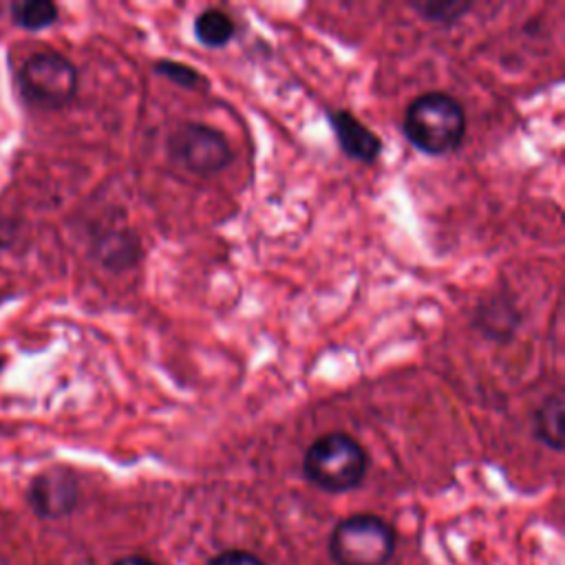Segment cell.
<instances>
[{"mask_svg":"<svg viewBox=\"0 0 565 565\" xmlns=\"http://www.w3.org/2000/svg\"><path fill=\"white\" fill-rule=\"evenodd\" d=\"M408 7L426 22L452 26L475 9V2L472 0H411Z\"/></svg>","mask_w":565,"mask_h":565,"instance_id":"obj_12","label":"cell"},{"mask_svg":"<svg viewBox=\"0 0 565 565\" xmlns=\"http://www.w3.org/2000/svg\"><path fill=\"white\" fill-rule=\"evenodd\" d=\"M327 121L347 159L360 161L364 166H371L380 159L384 143L380 135L371 130L358 115L347 108H331L327 110Z\"/></svg>","mask_w":565,"mask_h":565,"instance_id":"obj_7","label":"cell"},{"mask_svg":"<svg viewBox=\"0 0 565 565\" xmlns=\"http://www.w3.org/2000/svg\"><path fill=\"white\" fill-rule=\"evenodd\" d=\"M402 132L415 150L428 157L452 154L466 137V110L448 93H422L406 104Z\"/></svg>","mask_w":565,"mask_h":565,"instance_id":"obj_1","label":"cell"},{"mask_svg":"<svg viewBox=\"0 0 565 565\" xmlns=\"http://www.w3.org/2000/svg\"><path fill=\"white\" fill-rule=\"evenodd\" d=\"M369 470L364 446L342 430L316 437L302 457L305 479L322 492L342 494L358 488Z\"/></svg>","mask_w":565,"mask_h":565,"instance_id":"obj_2","label":"cell"},{"mask_svg":"<svg viewBox=\"0 0 565 565\" xmlns=\"http://www.w3.org/2000/svg\"><path fill=\"white\" fill-rule=\"evenodd\" d=\"M563 391L558 388L534 411V437L556 452L563 450Z\"/></svg>","mask_w":565,"mask_h":565,"instance_id":"obj_11","label":"cell"},{"mask_svg":"<svg viewBox=\"0 0 565 565\" xmlns=\"http://www.w3.org/2000/svg\"><path fill=\"white\" fill-rule=\"evenodd\" d=\"M18 86L29 104L57 110L75 99L79 88V71L66 55L42 51L33 53L22 64Z\"/></svg>","mask_w":565,"mask_h":565,"instance_id":"obj_4","label":"cell"},{"mask_svg":"<svg viewBox=\"0 0 565 565\" xmlns=\"http://www.w3.org/2000/svg\"><path fill=\"white\" fill-rule=\"evenodd\" d=\"M60 9L51 0H22L11 4V20L26 31H42L57 22Z\"/></svg>","mask_w":565,"mask_h":565,"instance_id":"obj_13","label":"cell"},{"mask_svg":"<svg viewBox=\"0 0 565 565\" xmlns=\"http://www.w3.org/2000/svg\"><path fill=\"white\" fill-rule=\"evenodd\" d=\"M192 33L196 42L205 49H223L227 46L236 35V22L234 18L216 7H207L194 15Z\"/></svg>","mask_w":565,"mask_h":565,"instance_id":"obj_10","label":"cell"},{"mask_svg":"<svg viewBox=\"0 0 565 565\" xmlns=\"http://www.w3.org/2000/svg\"><path fill=\"white\" fill-rule=\"evenodd\" d=\"M90 254L104 269L121 274L141 260V238L132 227H106L93 238Z\"/></svg>","mask_w":565,"mask_h":565,"instance_id":"obj_8","label":"cell"},{"mask_svg":"<svg viewBox=\"0 0 565 565\" xmlns=\"http://www.w3.org/2000/svg\"><path fill=\"white\" fill-rule=\"evenodd\" d=\"M393 550V527L369 512L342 519L329 539V554L335 565H386Z\"/></svg>","mask_w":565,"mask_h":565,"instance_id":"obj_3","label":"cell"},{"mask_svg":"<svg viewBox=\"0 0 565 565\" xmlns=\"http://www.w3.org/2000/svg\"><path fill=\"white\" fill-rule=\"evenodd\" d=\"M521 322H523V318H521V311L516 309L514 300L508 296H501V294H494V296L481 300L472 313V327L486 340L497 342V344H505V342L514 340Z\"/></svg>","mask_w":565,"mask_h":565,"instance_id":"obj_9","label":"cell"},{"mask_svg":"<svg viewBox=\"0 0 565 565\" xmlns=\"http://www.w3.org/2000/svg\"><path fill=\"white\" fill-rule=\"evenodd\" d=\"M152 71L185 90H205V86H207V77L199 68H194L185 62H179V60L161 57L152 64Z\"/></svg>","mask_w":565,"mask_h":565,"instance_id":"obj_14","label":"cell"},{"mask_svg":"<svg viewBox=\"0 0 565 565\" xmlns=\"http://www.w3.org/2000/svg\"><path fill=\"white\" fill-rule=\"evenodd\" d=\"M113 565H157V563L146 558V556H124V558L115 561Z\"/></svg>","mask_w":565,"mask_h":565,"instance_id":"obj_16","label":"cell"},{"mask_svg":"<svg viewBox=\"0 0 565 565\" xmlns=\"http://www.w3.org/2000/svg\"><path fill=\"white\" fill-rule=\"evenodd\" d=\"M166 152L172 163L196 177L223 172L234 161V150L227 137L203 121L177 124L166 139Z\"/></svg>","mask_w":565,"mask_h":565,"instance_id":"obj_5","label":"cell"},{"mask_svg":"<svg viewBox=\"0 0 565 565\" xmlns=\"http://www.w3.org/2000/svg\"><path fill=\"white\" fill-rule=\"evenodd\" d=\"M79 501V483L71 468L51 466L38 472L26 488V503L40 519H64Z\"/></svg>","mask_w":565,"mask_h":565,"instance_id":"obj_6","label":"cell"},{"mask_svg":"<svg viewBox=\"0 0 565 565\" xmlns=\"http://www.w3.org/2000/svg\"><path fill=\"white\" fill-rule=\"evenodd\" d=\"M207 565H265L256 554L245 550H225L210 558Z\"/></svg>","mask_w":565,"mask_h":565,"instance_id":"obj_15","label":"cell"}]
</instances>
